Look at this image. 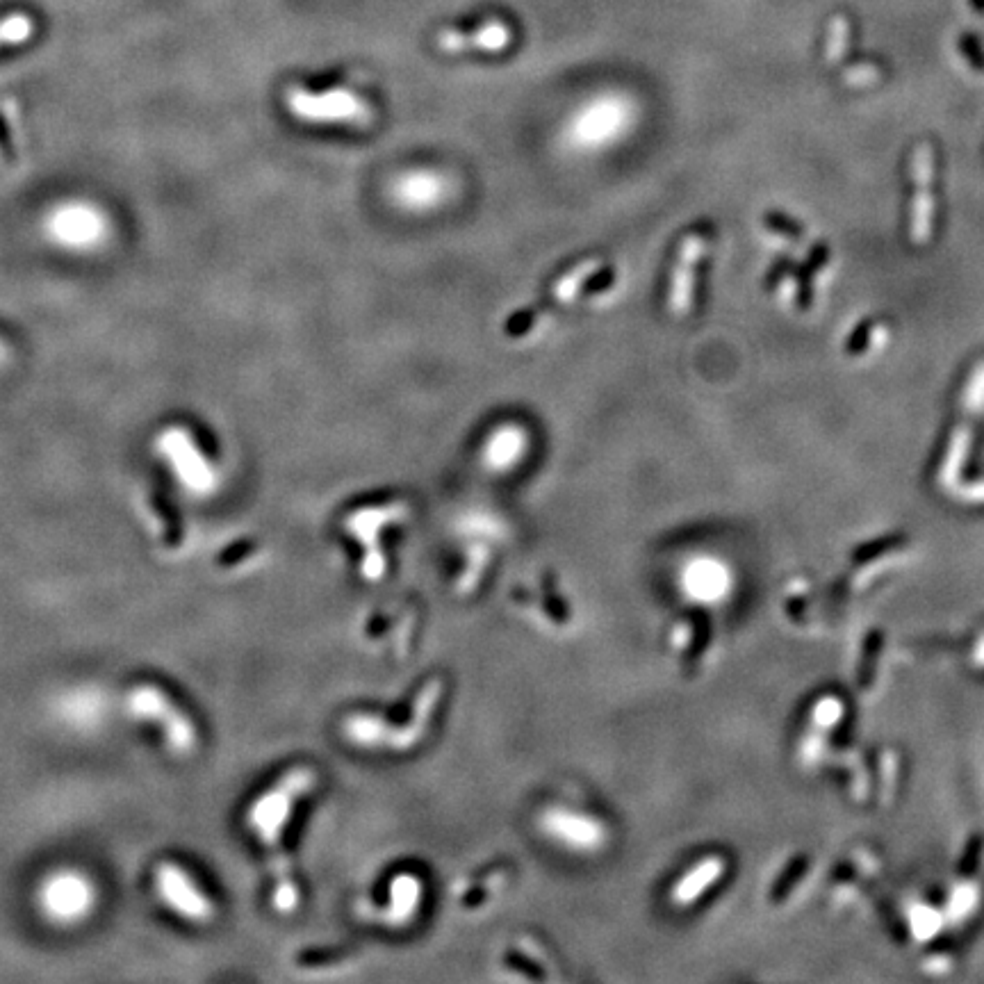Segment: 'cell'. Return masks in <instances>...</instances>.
I'll return each instance as SVG.
<instances>
[{
    "mask_svg": "<svg viewBox=\"0 0 984 984\" xmlns=\"http://www.w3.org/2000/svg\"><path fill=\"white\" fill-rule=\"evenodd\" d=\"M964 410L969 417H978L984 410V363L973 369L969 385H966Z\"/></svg>",
    "mask_w": 984,
    "mask_h": 984,
    "instance_id": "603a6c76",
    "label": "cell"
},
{
    "mask_svg": "<svg viewBox=\"0 0 984 984\" xmlns=\"http://www.w3.org/2000/svg\"><path fill=\"white\" fill-rule=\"evenodd\" d=\"M32 32H35V21H32V16L23 12L7 14L0 19V48L26 44V41L32 37Z\"/></svg>",
    "mask_w": 984,
    "mask_h": 984,
    "instance_id": "44dd1931",
    "label": "cell"
},
{
    "mask_svg": "<svg viewBox=\"0 0 984 984\" xmlns=\"http://www.w3.org/2000/svg\"><path fill=\"white\" fill-rule=\"evenodd\" d=\"M158 449L164 461L174 470L180 486L190 490L192 495H212L217 490L219 479L215 465L196 445L190 431L178 429V426L169 429L160 436Z\"/></svg>",
    "mask_w": 984,
    "mask_h": 984,
    "instance_id": "9c48e42d",
    "label": "cell"
},
{
    "mask_svg": "<svg viewBox=\"0 0 984 984\" xmlns=\"http://www.w3.org/2000/svg\"><path fill=\"white\" fill-rule=\"evenodd\" d=\"M513 41H515V32L506 21L488 19L474 30H458V28L440 30L436 37V46L442 53H449V55L467 53V51L504 53Z\"/></svg>",
    "mask_w": 984,
    "mask_h": 984,
    "instance_id": "4fadbf2b",
    "label": "cell"
},
{
    "mask_svg": "<svg viewBox=\"0 0 984 984\" xmlns=\"http://www.w3.org/2000/svg\"><path fill=\"white\" fill-rule=\"evenodd\" d=\"M884 338H887V331H884V326H880V324L861 326V331H857L855 338L850 340L848 351H850V354H857V356L859 354H866V351L871 349V347H868V344H871L873 340L877 344H882Z\"/></svg>",
    "mask_w": 984,
    "mask_h": 984,
    "instance_id": "cb8c5ba5",
    "label": "cell"
},
{
    "mask_svg": "<svg viewBox=\"0 0 984 984\" xmlns=\"http://www.w3.org/2000/svg\"><path fill=\"white\" fill-rule=\"evenodd\" d=\"M451 192L449 180L431 169H415L399 176L392 185V199L397 205L413 212H426L447 201Z\"/></svg>",
    "mask_w": 984,
    "mask_h": 984,
    "instance_id": "5bb4252c",
    "label": "cell"
},
{
    "mask_svg": "<svg viewBox=\"0 0 984 984\" xmlns=\"http://www.w3.org/2000/svg\"><path fill=\"white\" fill-rule=\"evenodd\" d=\"M536 827L549 843L572 855H600L611 841V830L604 818L563 802L540 809Z\"/></svg>",
    "mask_w": 984,
    "mask_h": 984,
    "instance_id": "8992f818",
    "label": "cell"
},
{
    "mask_svg": "<svg viewBox=\"0 0 984 984\" xmlns=\"http://www.w3.org/2000/svg\"><path fill=\"white\" fill-rule=\"evenodd\" d=\"M445 695V682L433 677L426 682L408 707V716L401 723H390L385 716L372 711L349 713L342 720L340 732L344 741L356 745L358 750L372 752H406L424 741L436 720V711Z\"/></svg>",
    "mask_w": 984,
    "mask_h": 984,
    "instance_id": "7a4b0ae2",
    "label": "cell"
},
{
    "mask_svg": "<svg viewBox=\"0 0 984 984\" xmlns=\"http://www.w3.org/2000/svg\"><path fill=\"white\" fill-rule=\"evenodd\" d=\"M682 586L695 600H718L727 588V572L711 559L693 561L682 574Z\"/></svg>",
    "mask_w": 984,
    "mask_h": 984,
    "instance_id": "d6986e66",
    "label": "cell"
},
{
    "mask_svg": "<svg viewBox=\"0 0 984 984\" xmlns=\"http://www.w3.org/2000/svg\"><path fill=\"white\" fill-rule=\"evenodd\" d=\"M723 859L718 857H704L702 861H697L693 868L679 877V882L670 891V900L675 902L677 907H688L693 905L695 900L702 898V893L707 891L713 882L723 875Z\"/></svg>",
    "mask_w": 984,
    "mask_h": 984,
    "instance_id": "ac0fdd59",
    "label": "cell"
},
{
    "mask_svg": "<svg viewBox=\"0 0 984 984\" xmlns=\"http://www.w3.org/2000/svg\"><path fill=\"white\" fill-rule=\"evenodd\" d=\"M317 773L310 766H297L262 791L246 809V827L265 850L272 871V905L281 914H292L299 907L301 891L294 880V868L285 850V832L292 823L299 802L315 791Z\"/></svg>",
    "mask_w": 984,
    "mask_h": 984,
    "instance_id": "6da1fadb",
    "label": "cell"
},
{
    "mask_svg": "<svg viewBox=\"0 0 984 984\" xmlns=\"http://www.w3.org/2000/svg\"><path fill=\"white\" fill-rule=\"evenodd\" d=\"M153 884L158 898L183 921L203 925L215 918V905H212L208 893L199 887L194 875L176 861L158 864L153 873Z\"/></svg>",
    "mask_w": 984,
    "mask_h": 984,
    "instance_id": "30bf717a",
    "label": "cell"
},
{
    "mask_svg": "<svg viewBox=\"0 0 984 984\" xmlns=\"http://www.w3.org/2000/svg\"><path fill=\"white\" fill-rule=\"evenodd\" d=\"M506 882V875H497V873H492L486 884H472V887H467L463 893H461V907L463 909H481V907H486L488 902L497 896V891L502 889V884Z\"/></svg>",
    "mask_w": 984,
    "mask_h": 984,
    "instance_id": "7402d4cb",
    "label": "cell"
},
{
    "mask_svg": "<svg viewBox=\"0 0 984 984\" xmlns=\"http://www.w3.org/2000/svg\"><path fill=\"white\" fill-rule=\"evenodd\" d=\"M424 887L422 880L413 873H399L388 884V907L381 912V921L395 928H404L406 923L417 916V909L422 907Z\"/></svg>",
    "mask_w": 984,
    "mask_h": 984,
    "instance_id": "e0dca14e",
    "label": "cell"
},
{
    "mask_svg": "<svg viewBox=\"0 0 984 984\" xmlns=\"http://www.w3.org/2000/svg\"><path fill=\"white\" fill-rule=\"evenodd\" d=\"M406 502H385L356 508L344 518V531L360 545L363 559H360V572L369 581H379L388 572V559L381 545V536L392 524H399L408 518Z\"/></svg>",
    "mask_w": 984,
    "mask_h": 984,
    "instance_id": "52a82bcc",
    "label": "cell"
},
{
    "mask_svg": "<svg viewBox=\"0 0 984 984\" xmlns=\"http://www.w3.org/2000/svg\"><path fill=\"white\" fill-rule=\"evenodd\" d=\"M602 267H604L602 260H597V258L577 262V265L568 269V272H565L559 281L554 283L552 301L559 303V306H570L572 301L579 299V294L584 292V287L590 278L600 274Z\"/></svg>",
    "mask_w": 984,
    "mask_h": 984,
    "instance_id": "ffe728a7",
    "label": "cell"
},
{
    "mask_svg": "<svg viewBox=\"0 0 984 984\" xmlns=\"http://www.w3.org/2000/svg\"><path fill=\"white\" fill-rule=\"evenodd\" d=\"M126 709L133 718L155 727L167 750L178 757L190 754L199 743L194 720L160 686L137 684L130 688L126 693Z\"/></svg>",
    "mask_w": 984,
    "mask_h": 984,
    "instance_id": "5b68a950",
    "label": "cell"
},
{
    "mask_svg": "<svg viewBox=\"0 0 984 984\" xmlns=\"http://www.w3.org/2000/svg\"><path fill=\"white\" fill-rule=\"evenodd\" d=\"M37 905L55 925H76L94 912L96 887L85 873L60 868L39 884Z\"/></svg>",
    "mask_w": 984,
    "mask_h": 984,
    "instance_id": "ba28073f",
    "label": "cell"
},
{
    "mask_svg": "<svg viewBox=\"0 0 984 984\" xmlns=\"http://www.w3.org/2000/svg\"><path fill=\"white\" fill-rule=\"evenodd\" d=\"M7 358H10V351H7L5 342H0V365H5Z\"/></svg>",
    "mask_w": 984,
    "mask_h": 984,
    "instance_id": "484cf974",
    "label": "cell"
},
{
    "mask_svg": "<svg viewBox=\"0 0 984 984\" xmlns=\"http://www.w3.org/2000/svg\"><path fill=\"white\" fill-rule=\"evenodd\" d=\"M709 249L707 233H688L677 249V260L672 265L668 285V310L675 317H686L695 303V278L697 265Z\"/></svg>",
    "mask_w": 984,
    "mask_h": 984,
    "instance_id": "8fae6325",
    "label": "cell"
},
{
    "mask_svg": "<svg viewBox=\"0 0 984 984\" xmlns=\"http://www.w3.org/2000/svg\"><path fill=\"white\" fill-rule=\"evenodd\" d=\"M768 226L782 235H800V228L789 217H768Z\"/></svg>",
    "mask_w": 984,
    "mask_h": 984,
    "instance_id": "d4e9b609",
    "label": "cell"
},
{
    "mask_svg": "<svg viewBox=\"0 0 984 984\" xmlns=\"http://www.w3.org/2000/svg\"><path fill=\"white\" fill-rule=\"evenodd\" d=\"M51 233L57 242L73 249H89L103 240L105 219L89 205H67L51 219Z\"/></svg>",
    "mask_w": 984,
    "mask_h": 984,
    "instance_id": "2e32d148",
    "label": "cell"
},
{
    "mask_svg": "<svg viewBox=\"0 0 984 984\" xmlns=\"http://www.w3.org/2000/svg\"><path fill=\"white\" fill-rule=\"evenodd\" d=\"M529 431L518 422H504L488 433L481 449V463L492 474H506L518 467L529 451Z\"/></svg>",
    "mask_w": 984,
    "mask_h": 984,
    "instance_id": "9a60e30c",
    "label": "cell"
},
{
    "mask_svg": "<svg viewBox=\"0 0 984 984\" xmlns=\"http://www.w3.org/2000/svg\"><path fill=\"white\" fill-rule=\"evenodd\" d=\"M912 178H914V201H912V224H909V240L916 246H923L932 237L934 221V151L932 146L921 144L912 155Z\"/></svg>",
    "mask_w": 984,
    "mask_h": 984,
    "instance_id": "7c38bea8",
    "label": "cell"
},
{
    "mask_svg": "<svg viewBox=\"0 0 984 984\" xmlns=\"http://www.w3.org/2000/svg\"><path fill=\"white\" fill-rule=\"evenodd\" d=\"M636 119V105L618 92L597 94L572 114L565 139L574 151H600L629 133Z\"/></svg>",
    "mask_w": 984,
    "mask_h": 984,
    "instance_id": "3957f363",
    "label": "cell"
},
{
    "mask_svg": "<svg viewBox=\"0 0 984 984\" xmlns=\"http://www.w3.org/2000/svg\"><path fill=\"white\" fill-rule=\"evenodd\" d=\"M285 108L294 119L317 126H369L374 110L363 96L347 87L308 89L294 85L285 92Z\"/></svg>",
    "mask_w": 984,
    "mask_h": 984,
    "instance_id": "277c9868",
    "label": "cell"
}]
</instances>
